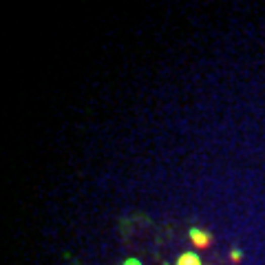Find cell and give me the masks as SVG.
<instances>
[{
  "mask_svg": "<svg viewBox=\"0 0 265 265\" xmlns=\"http://www.w3.org/2000/svg\"><path fill=\"white\" fill-rule=\"evenodd\" d=\"M177 265H201L197 254H192V252H184L182 256L177 258Z\"/></svg>",
  "mask_w": 265,
  "mask_h": 265,
  "instance_id": "obj_2",
  "label": "cell"
},
{
  "mask_svg": "<svg viewBox=\"0 0 265 265\" xmlns=\"http://www.w3.org/2000/svg\"><path fill=\"white\" fill-rule=\"evenodd\" d=\"M232 261H241V252H237V250H232Z\"/></svg>",
  "mask_w": 265,
  "mask_h": 265,
  "instance_id": "obj_3",
  "label": "cell"
},
{
  "mask_svg": "<svg viewBox=\"0 0 265 265\" xmlns=\"http://www.w3.org/2000/svg\"><path fill=\"white\" fill-rule=\"evenodd\" d=\"M124 265H142L140 261H137V258H128V261H126Z\"/></svg>",
  "mask_w": 265,
  "mask_h": 265,
  "instance_id": "obj_4",
  "label": "cell"
},
{
  "mask_svg": "<svg viewBox=\"0 0 265 265\" xmlns=\"http://www.w3.org/2000/svg\"><path fill=\"white\" fill-rule=\"evenodd\" d=\"M190 239H192V243H195L197 248H208L210 245V234L203 232V230H197V228H192L190 230Z\"/></svg>",
  "mask_w": 265,
  "mask_h": 265,
  "instance_id": "obj_1",
  "label": "cell"
}]
</instances>
